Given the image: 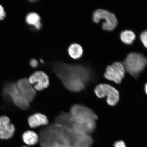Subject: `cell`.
Returning <instances> with one entry per match:
<instances>
[{
	"instance_id": "30bf717a",
	"label": "cell",
	"mask_w": 147,
	"mask_h": 147,
	"mask_svg": "<svg viewBox=\"0 0 147 147\" xmlns=\"http://www.w3.org/2000/svg\"><path fill=\"white\" fill-rule=\"evenodd\" d=\"M15 130L14 126L10 123L8 117L5 116L0 117V139L10 138L13 136Z\"/></svg>"
},
{
	"instance_id": "4fadbf2b",
	"label": "cell",
	"mask_w": 147,
	"mask_h": 147,
	"mask_svg": "<svg viewBox=\"0 0 147 147\" xmlns=\"http://www.w3.org/2000/svg\"><path fill=\"white\" fill-rule=\"evenodd\" d=\"M22 138L24 142L30 146L36 144L39 140V137L37 134L30 130L24 133L22 135Z\"/></svg>"
},
{
	"instance_id": "2e32d148",
	"label": "cell",
	"mask_w": 147,
	"mask_h": 147,
	"mask_svg": "<svg viewBox=\"0 0 147 147\" xmlns=\"http://www.w3.org/2000/svg\"><path fill=\"white\" fill-rule=\"evenodd\" d=\"M140 38L143 45L147 49V30H145L141 33Z\"/></svg>"
},
{
	"instance_id": "7c38bea8",
	"label": "cell",
	"mask_w": 147,
	"mask_h": 147,
	"mask_svg": "<svg viewBox=\"0 0 147 147\" xmlns=\"http://www.w3.org/2000/svg\"><path fill=\"white\" fill-rule=\"evenodd\" d=\"M26 20L28 24L32 26L37 30L41 29V19L38 14L35 12L30 13L27 15Z\"/></svg>"
},
{
	"instance_id": "8fae6325",
	"label": "cell",
	"mask_w": 147,
	"mask_h": 147,
	"mask_svg": "<svg viewBox=\"0 0 147 147\" xmlns=\"http://www.w3.org/2000/svg\"><path fill=\"white\" fill-rule=\"evenodd\" d=\"M28 123L30 127L34 128L49 124L48 119L45 115L39 113L31 115L28 118Z\"/></svg>"
},
{
	"instance_id": "9c48e42d",
	"label": "cell",
	"mask_w": 147,
	"mask_h": 147,
	"mask_svg": "<svg viewBox=\"0 0 147 147\" xmlns=\"http://www.w3.org/2000/svg\"><path fill=\"white\" fill-rule=\"evenodd\" d=\"M18 90L22 95L28 101L32 102L36 95V90L26 78L20 79L16 84Z\"/></svg>"
},
{
	"instance_id": "ac0fdd59",
	"label": "cell",
	"mask_w": 147,
	"mask_h": 147,
	"mask_svg": "<svg viewBox=\"0 0 147 147\" xmlns=\"http://www.w3.org/2000/svg\"><path fill=\"white\" fill-rule=\"evenodd\" d=\"M115 147H126L124 141H119L116 142L114 144Z\"/></svg>"
},
{
	"instance_id": "ffe728a7",
	"label": "cell",
	"mask_w": 147,
	"mask_h": 147,
	"mask_svg": "<svg viewBox=\"0 0 147 147\" xmlns=\"http://www.w3.org/2000/svg\"><path fill=\"white\" fill-rule=\"evenodd\" d=\"M144 90H145V92H146V95H147V82L145 84Z\"/></svg>"
},
{
	"instance_id": "5bb4252c",
	"label": "cell",
	"mask_w": 147,
	"mask_h": 147,
	"mask_svg": "<svg viewBox=\"0 0 147 147\" xmlns=\"http://www.w3.org/2000/svg\"><path fill=\"white\" fill-rule=\"evenodd\" d=\"M69 54L71 58L75 59L81 57L83 54V50L81 46L77 43H73L68 48Z\"/></svg>"
},
{
	"instance_id": "5b68a950",
	"label": "cell",
	"mask_w": 147,
	"mask_h": 147,
	"mask_svg": "<svg viewBox=\"0 0 147 147\" xmlns=\"http://www.w3.org/2000/svg\"><path fill=\"white\" fill-rule=\"evenodd\" d=\"M93 20L98 23L101 20H104L102 24V28L105 30H113L117 27L118 21L114 14L103 9H98L95 10L93 14Z\"/></svg>"
},
{
	"instance_id": "52a82bcc",
	"label": "cell",
	"mask_w": 147,
	"mask_h": 147,
	"mask_svg": "<svg viewBox=\"0 0 147 147\" xmlns=\"http://www.w3.org/2000/svg\"><path fill=\"white\" fill-rule=\"evenodd\" d=\"M126 70L122 63L115 62L107 67L104 76L107 80L119 84L125 74Z\"/></svg>"
},
{
	"instance_id": "ba28073f",
	"label": "cell",
	"mask_w": 147,
	"mask_h": 147,
	"mask_svg": "<svg viewBox=\"0 0 147 147\" xmlns=\"http://www.w3.org/2000/svg\"><path fill=\"white\" fill-rule=\"evenodd\" d=\"M32 85H34L36 90L41 91L49 87V80L48 76L42 71H36L28 79Z\"/></svg>"
},
{
	"instance_id": "6da1fadb",
	"label": "cell",
	"mask_w": 147,
	"mask_h": 147,
	"mask_svg": "<svg viewBox=\"0 0 147 147\" xmlns=\"http://www.w3.org/2000/svg\"><path fill=\"white\" fill-rule=\"evenodd\" d=\"M53 70L64 87L74 92L85 89L92 80L90 70L81 65L57 63L54 65Z\"/></svg>"
},
{
	"instance_id": "3957f363",
	"label": "cell",
	"mask_w": 147,
	"mask_h": 147,
	"mask_svg": "<svg viewBox=\"0 0 147 147\" xmlns=\"http://www.w3.org/2000/svg\"><path fill=\"white\" fill-rule=\"evenodd\" d=\"M122 63L126 71L137 79L147 65V59L140 53H131L127 55Z\"/></svg>"
},
{
	"instance_id": "9a60e30c",
	"label": "cell",
	"mask_w": 147,
	"mask_h": 147,
	"mask_svg": "<svg viewBox=\"0 0 147 147\" xmlns=\"http://www.w3.org/2000/svg\"><path fill=\"white\" fill-rule=\"evenodd\" d=\"M121 39L125 44L131 45L136 38V35L133 31L125 30L123 31L120 34Z\"/></svg>"
},
{
	"instance_id": "44dd1931",
	"label": "cell",
	"mask_w": 147,
	"mask_h": 147,
	"mask_svg": "<svg viewBox=\"0 0 147 147\" xmlns=\"http://www.w3.org/2000/svg\"><path fill=\"white\" fill-rule=\"evenodd\" d=\"M26 147V146H24V147Z\"/></svg>"
},
{
	"instance_id": "277c9868",
	"label": "cell",
	"mask_w": 147,
	"mask_h": 147,
	"mask_svg": "<svg viewBox=\"0 0 147 147\" xmlns=\"http://www.w3.org/2000/svg\"><path fill=\"white\" fill-rule=\"evenodd\" d=\"M94 92L99 98L106 97L107 102L109 105L115 106L118 103L120 98L119 92L109 84H102L95 87Z\"/></svg>"
},
{
	"instance_id": "d6986e66",
	"label": "cell",
	"mask_w": 147,
	"mask_h": 147,
	"mask_svg": "<svg viewBox=\"0 0 147 147\" xmlns=\"http://www.w3.org/2000/svg\"><path fill=\"white\" fill-rule=\"evenodd\" d=\"M5 16V13L3 7L0 5V20L3 19Z\"/></svg>"
},
{
	"instance_id": "7a4b0ae2",
	"label": "cell",
	"mask_w": 147,
	"mask_h": 147,
	"mask_svg": "<svg viewBox=\"0 0 147 147\" xmlns=\"http://www.w3.org/2000/svg\"><path fill=\"white\" fill-rule=\"evenodd\" d=\"M69 113L75 123L86 133L90 134L94 131L98 116L92 110L76 104L71 107Z\"/></svg>"
},
{
	"instance_id": "e0dca14e",
	"label": "cell",
	"mask_w": 147,
	"mask_h": 147,
	"mask_svg": "<svg viewBox=\"0 0 147 147\" xmlns=\"http://www.w3.org/2000/svg\"><path fill=\"white\" fill-rule=\"evenodd\" d=\"M30 65L32 68H35L38 67V62L37 60L34 59L31 60L30 62Z\"/></svg>"
},
{
	"instance_id": "8992f818",
	"label": "cell",
	"mask_w": 147,
	"mask_h": 147,
	"mask_svg": "<svg viewBox=\"0 0 147 147\" xmlns=\"http://www.w3.org/2000/svg\"><path fill=\"white\" fill-rule=\"evenodd\" d=\"M4 91L5 94L10 97L14 103L20 109L26 110L29 108L30 103L20 93L16 84H7Z\"/></svg>"
}]
</instances>
